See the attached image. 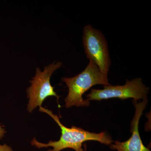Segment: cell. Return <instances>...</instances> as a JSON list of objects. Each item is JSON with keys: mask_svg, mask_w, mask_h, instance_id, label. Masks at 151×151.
I'll list each match as a JSON object with an SVG mask.
<instances>
[{"mask_svg": "<svg viewBox=\"0 0 151 151\" xmlns=\"http://www.w3.org/2000/svg\"><path fill=\"white\" fill-rule=\"evenodd\" d=\"M39 111L48 114L56 122L60 127L61 135L59 140L50 141L47 144L40 142L35 138H33L31 144L38 148L52 147L53 149L47 151H60L67 148L73 149L76 151H84L82 148V144L86 141H97L107 145H110L113 142L106 132L93 133L75 126L67 128L60 122L58 116L53 114L52 111L42 106L39 107Z\"/></svg>", "mask_w": 151, "mask_h": 151, "instance_id": "1", "label": "cell"}, {"mask_svg": "<svg viewBox=\"0 0 151 151\" xmlns=\"http://www.w3.org/2000/svg\"><path fill=\"white\" fill-rule=\"evenodd\" d=\"M63 82L68 88V94L65 99V107H88L90 101L83 98V94L92 86L97 84L108 86L111 84L108 76L101 73L93 61L89 60L88 65L81 73L71 78L63 77Z\"/></svg>", "mask_w": 151, "mask_h": 151, "instance_id": "2", "label": "cell"}, {"mask_svg": "<svg viewBox=\"0 0 151 151\" xmlns=\"http://www.w3.org/2000/svg\"><path fill=\"white\" fill-rule=\"evenodd\" d=\"M82 43L86 58L99 68L101 73L108 76L111 60L108 42L103 33L91 25L83 29Z\"/></svg>", "mask_w": 151, "mask_h": 151, "instance_id": "3", "label": "cell"}, {"mask_svg": "<svg viewBox=\"0 0 151 151\" xmlns=\"http://www.w3.org/2000/svg\"><path fill=\"white\" fill-rule=\"evenodd\" d=\"M62 63L53 62L45 67L43 71L37 68L35 76L30 81V86L27 89V97L29 99L27 111L30 113L37 107H41L42 103L47 97L54 96L59 100L54 90V87L50 84V79L52 73L61 67Z\"/></svg>", "mask_w": 151, "mask_h": 151, "instance_id": "4", "label": "cell"}, {"mask_svg": "<svg viewBox=\"0 0 151 151\" xmlns=\"http://www.w3.org/2000/svg\"><path fill=\"white\" fill-rule=\"evenodd\" d=\"M150 89L143 83L142 78H136L132 80L127 79L124 85H110L104 86L102 89H91L90 93L86 96L89 101L116 98L123 100L133 98V100L137 101L147 99Z\"/></svg>", "mask_w": 151, "mask_h": 151, "instance_id": "5", "label": "cell"}, {"mask_svg": "<svg viewBox=\"0 0 151 151\" xmlns=\"http://www.w3.org/2000/svg\"><path fill=\"white\" fill-rule=\"evenodd\" d=\"M133 104L135 108V115L131 122V132L132 135L131 137L124 142L117 141L114 144L110 145V147L118 151H151L146 147L141 139L139 131V124L143 111L145 109L148 100H143L142 102L137 103V101L133 100Z\"/></svg>", "mask_w": 151, "mask_h": 151, "instance_id": "6", "label": "cell"}, {"mask_svg": "<svg viewBox=\"0 0 151 151\" xmlns=\"http://www.w3.org/2000/svg\"><path fill=\"white\" fill-rule=\"evenodd\" d=\"M0 151H13L11 147L8 145L6 144L0 145Z\"/></svg>", "mask_w": 151, "mask_h": 151, "instance_id": "7", "label": "cell"}, {"mask_svg": "<svg viewBox=\"0 0 151 151\" xmlns=\"http://www.w3.org/2000/svg\"><path fill=\"white\" fill-rule=\"evenodd\" d=\"M6 133V131L4 127L0 124V140L2 139L3 137H4Z\"/></svg>", "mask_w": 151, "mask_h": 151, "instance_id": "8", "label": "cell"}, {"mask_svg": "<svg viewBox=\"0 0 151 151\" xmlns=\"http://www.w3.org/2000/svg\"><path fill=\"white\" fill-rule=\"evenodd\" d=\"M84 149H85V151H86V146H85V145H84Z\"/></svg>", "mask_w": 151, "mask_h": 151, "instance_id": "9", "label": "cell"}]
</instances>
